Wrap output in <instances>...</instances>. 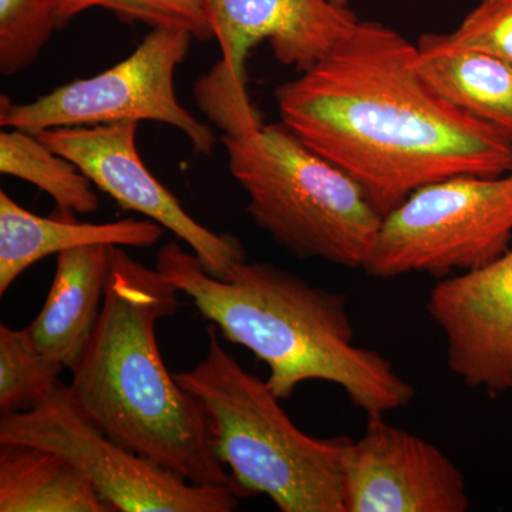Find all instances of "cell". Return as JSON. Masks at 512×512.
Wrapping results in <instances>:
<instances>
[{
	"label": "cell",
	"instance_id": "21",
	"mask_svg": "<svg viewBox=\"0 0 512 512\" xmlns=\"http://www.w3.org/2000/svg\"><path fill=\"white\" fill-rule=\"evenodd\" d=\"M447 37L512 67V0H481Z\"/></svg>",
	"mask_w": 512,
	"mask_h": 512
},
{
	"label": "cell",
	"instance_id": "3",
	"mask_svg": "<svg viewBox=\"0 0 512 512\" xmlns=\"http://www.w3.org/2000/svg\"><path fill=\"white\" fill-rule=\"evenodd\" d=\"M178 293L157 268L111 247L103 309L69 389L121 446L190 483L232 488L242 498L212 448L204 407L170 375L158 349V320L177 313Z\"/></svg>",
	"mask_w": 512,
	"mask_h": 512
},
{
	"label": "cell",
	"instance_id": "17",
	"mask_svg": "<svg viewBox=\"0 0 512 512\" xmlns=\"http://www.w3.org/2000/svg\"><path fill=\"white\" fill-rule=\"evenodd\" d=\"M0 173L36 185L55 200L59 210L82 215L99 210L90 178L29 131H0Z\"/></svg>",
	"mask_w": 512,
	"mask_h": 512
},
{
	"label": "cell",
	"instance_id": "8",
	"mask_svg": "<svg viewBox=\"0 0 512 512\" xmlns=\"http://www.w3.org/2000/svg\"><path fill=\"white\" fill-rule=\"evenodd\" d=\"M194 36L185 30L153 29L137 49L116 66L89 79L74 80L32 103L0 97V126L37 131L97 126L119 121H157L184 133L198 153L212 156L217 137L185 110L175 93L178 64Z\"/></svg>",
	"mask_w": 512,
	"mask_h": 512
},
{
	"label": "cell",
	"instance_id": "9",
	"mask_svg": "<svg viewBox=\"0 0 512 512\" xmlns=\"http://www.w3.org/2000/svg\"><path fill=\"white\" fill-rule=\"evenodd\" d=\"M221 62L197 84V100L225 133L261 126L247 96L249 52L268 40L275 59L306 72L342 45L360 20L336 0H210Z\"/></svg>",
	"mask_w": 512,
	"mask_h": 512
},
{
	"label": "cell",
	"instance_id": "22",
	"mask_svg": "<svg viewBox=\"0 0 512 512\" xmlns=\"http://www.w3.org/2000/svg\"><path fill=\"white\" fill-rule=\"evenodd\" d=\"M336 2L346 3V0H336Z\"/></svg>",
	"mask_w": 512,
	"mask_h": 512
},
{
	"label": "cell",
	"instance_id": "5",
	"mask_svg": "<svg viewBox=\"0 0 512 512\" xmlns=\"http://www.w3.org/2000/svg\"><path fill=\"white\" fill-rule=\"evenodd\" d=\"M222 144L249 217L279 247L299 259L365 268L383 215L348 173L284 123L225 133Z\"/></svg>",
	"mask_w": 512,
	"mask_h": 512
},
{
	"label": "cell",
	"instance_id": "15",
	"mask_svg": "<svg viewBox=\"0 0 512 512\" xmlns=\"http://www.w3.org/2000/svg\"><path fill=\"white\" fill-rule=\"evenodd\" d=\"M416 49L417 72L440 96L512 143L511 66L447 35H423Z\"/></svg>",
	"mask_w": 512,
	"mask_h": 512
},
{
	"label": "cell",
	"instance_id": "12",
	"mask_svg": "<svg viewBox=\"0 0 512 512\" xmlns=\"http://www.w3.org/2000/svg\"><path fill=\"white\" fill-rule=\"evenodd\" d=\"M426 308L446 339L453 375L471 389L512 392V249L441 279Z\"/></svg>",
	"mask_w": 512,
	"mask_h": 512
},
{
	"label": "cell",
	"instance_id": "13",
	"mask_svg": "<svg viewBox=\"0 0 512 512\" xmlns=\"http://www.w3.org/2000/svg\"><path fill=\"white\" fill-rule=\"evenodd\" d=\"M33 214L0 191V295H5L23 272L50 255L87 245L148 248L158 244L165 228L151 220H121L92 224Z\"/></svg>",
	"mask_w": 512,
	"mask_h": 512
},
{
	"label": "cell",
	"instance_id": "6",
	"mask_svg": "<svg viewBox=\"0 0 512 512\" xmlns=\"http://www.w3.org/2000/svg\"><path fill=\"white\" fill-rule=\"evenodd\" d=\"M512 173L457 175L424 185L383 215L365 271L444 278L490 264L510 249Z\"/></svg>",
	"mask_w": 512,
	"mask_h": 512
},
{
	"label": "cell",
	"instance_id": "11",
	"mask_svg": "<svg viewBox=\"0 0 512 512\" xmlns=\"http://www.w3.org/2000/svg\"><path fill=\"white\" fill-rule=\"evenodd\" d=\"M346 512H466V477L430 441L367 417L365 433L343 448Z\"/></svg>",
	"mask_w": 512,
	"mask_h": 512
},
{
	"label": "cell",
	"instance_id": "14",
	"mask_svg": "<svg viewBox=\"0 0 512 512\" xmlns=\"http://www.w3.org/2000/svg\"><path fill=\"white\" fill-rule=\"evenodd\" d=\"M111 247L87 245L57 255L45 305L28 326L37 348L72 370L99 322L111 271Z\"/></svg>",
	"mask_w": 512,
	"mask_h": 512
},
{
	"label": "cell",
	"instance_id": "7",
	"mask_svg": "<svg viewBox=\"0 0 512 512\" xmlns=\"http://www.w3.org/2000/svg\"><path fill=\"white\" fill-rule=\"evenodd\" d=\"M0 444L55 451L92 481L121 512H232L239 495L220 485L190 483L107 436L74 402L69 384L32 410L2 414Z\"/></svg>",
	"mask_w": 512,
	"mask_h": 512
},
{
	"label": "cell",
	"instance_id": "19",
	"mask_svg": "<svg viewBox=\"0 0 512 512\" xmlns=\"http://www.w3.org/2000/svg\"><path fill=\"white\" fill-rule=\"evenodd\" d=\"M104 9L127 25L144 23L153 29H178L194 39H214L210 19V0H60L57 25L82 15L87 10Z\"/></svg>",
	"mask_w": 512,
	"mask_h": 512
},
{
	"label": "cell",
	"instance_id": "4",
	"mask_svg": "<svg viewBox=\"0 0 512 512\" xmlns=\"http://www.w3.org/2000/svg\"><path fill=\"white\" fill-rule=\"evenodd\" d=\"M220 335L210 323L204 359L174 377L204 407L212 448L242 498L265 495L281 512H346L340 461L350 437L303 433L268 383L222 348Z\"/></svg>",
	"mask_w": 512,
	"mask_h": 512
},
{
	"label": "cell",
	"instance_id": "16",
	"mask_svg": "<svg viewBox=\"0 0 512 512\" xmlns=\"http://www.w3.org/2000/svg\"><path fill=\"white\" fill-rule=\"evenodd\" d=\"M0 512H113L82 471L55 451L0 444Z\"/></svg>",
	"mask_w": 512,
	"mask_h": 512
},
{
	"label": "cell",
	"instance_id": "20",
	"mask_svg": "<svg viewBox=\"0 0 512 512\" xmlns=\"http://www.w3.org/2000/svg\"><path fill=\"white\" fill-rule=\"evenodd\" d=\"M60 0H0V73L15 76L42 55L59 28Z\"/></svg>",
	"mask_w": 512,
	"mask_h": 512
},
{
	"label": "cell",
	"instance_id": "18",
	"mask_svg": "<svg viewBox=\"0 0 512 512\" xmlns=\"http://www.w3.org/2000/svg\"><path fill=\"white\" fill-rule=\"evenodd\" d=\"M64 369L37 348L28 328L0 325V413L35 409L56 392Z\"/></svg>",
	"mask_w": 512,
	"mask_h": 512
},
{
	"label": "cell",
	"instance_id": "10",
	"mask_svg": "<svg viewBox=\"0 0 512 512\" xmlns=\"http://www.w3.org/2000/svg\"><path fill=\"white\" fill-rule=\"evenodd\" d=\"M137 127L138 121H119L49 128L35 134L76 164L121 208L143 214L173 232L197 255L208 274L224 278L232 268L247 261V252L237 238L215 234L195 221L173 192L154 177L138 154Z\"/></svg>",
	"mask_w": 512,
	"mask_h": 512
},
{
	"label": "cell",
	"instance_id": "1",
	"mask_svg": "<svg viewBox=\"0 0 512 512\" xmlns=\"http://www.w3.org/2000/svg\"><path fill=\"white\" fill-rule=\"evenodd\" d=\"M416 45L363 22L329 56L276 87L281 123L338 165L384 215L424 185L512 173V143L440 96Z\"/></svg>",
	"mask_w": 512,
	"mask_h": 512
},
{
	"label": "cell",
	"instance_id": "2",
	"mask_svg": "<svg viewBox=\"0 0 512 512\" xmlns=\"http://www.w3.org/2000/svg\"><path fill=\"white\" fill-rule=\"evenodd\" d=\"M156 268L222 338L269 367L266 383L281 400L320 380L339 386L370 417L403 409L416 396L386 357L356 345L343 293L266 262H241L217 278L178 242L161 247Z\"/></svg>",
	"mask_w": 512,
	"mask_h": 512
}]
</instances>
